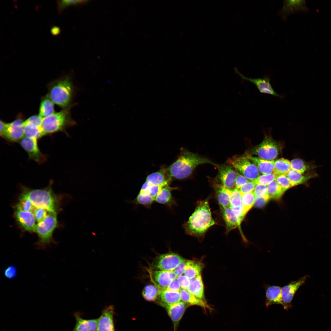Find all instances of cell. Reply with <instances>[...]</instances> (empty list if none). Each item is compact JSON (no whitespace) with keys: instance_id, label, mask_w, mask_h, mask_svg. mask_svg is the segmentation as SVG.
<instances>
[{"instance_id":"cell-1","label":"cell","mask_w":331,"mask_h":331,"mask_svg":"<svg viewBox=\"0 0 331 331\" xmlns=\"http://www.w3.org/2000/svg\"><path fill=\"white\" fill-rule=\"evenodd\" d=\"M197 204L194 212L183 226L187 234L202 241L207 230L216 223L212 217L208 201L200 200Z\"/></svg>"},{"instance_id":"cell-2","label":"cell","mask_w":331,"mask_h":331,"mask_svg":"<svg viewBox=\"0 0 331 331\" xmlns=\"http://www.w3.org/2000/svg\"><path fill=\"white\" fill-rule=\"evenodd\" d=\"M205 163L210 164L216 168L218 166L206 157L183 149L177 159L166 170L172 180H182L190 176L198 166Z\"/></svg>"},{"instance_id":"cell-3","label":"cell","mask_w":331,"mask_h":331,"mask_svg":"<svg viewBox=\"0 0 331 331\" xmlns=\"http://www.w3.org/2000/svg\"><path fill=\"white\" fill-rule=\"evenodd\" d=\"M51 184L43 189H31L22 187L20 196L30 200L36 208L45 209L57 214L60 209L59 198L52 190Z\"/></svg>"},{"instance_id":"cell-4","label":"cell","mask_w":331,"mask_h":331,"mask_svg":"<svg viewBox=\"0 0 331 331\" xmlns=\"http://www.w3.org/2000/svg\"><path fill=\"white\" fill-rule=\"evenodd\" d=\"M49 97L54 104L63 108L72 105L75 88L71 78L65 76L50 83L48 86Z\"/></svg>"},{"instance_id":"cell-5","label":"cell","mask_w":331,"mask_h":331,"mask_svg":"<svg viewBox=\"0 0 331 331\" xmlns=\"http://www.w3.org/2000/svg\"><path fill=\"white\" fill-rule=\"evenodd\" d=\"M73 106L71 105L43 119L42 128L44 135L62 132L69 136L67 129L77 124L71 117L70 109Z\"/></svg>"},{"instance_id":"cell-6","label":"cell","mask_w":331,"mask_h":331,"mask_svg":"<svg viewBox=\"0 0 331 331\" xmlns=\"http://www.w3.org/2000/svg\"><path fill=\"white\" fill-rule=\"evenodd\" d=\"M56 215L50 212L43 220L36 225V232L39 237L36 243L37 249H44L48 245L54 242L52 234L58 226Z\"/></svg>"},{"instance_id":"cell-7","label":"cell","mask_w":331,"mask_h":331,"mask_svg":"<svg viewBox=\"0 0 331 331\" xmlns=\"http://www.w3.org/2000/svg\"><path fill=\"white\" fill-rule=\"evenodd\" d=\"M226 163L250 181L255 180L260 175L257 167L249 158L247 154L235 155L228 158Z\"/></svg>"},{"instance_id":"cell-8","label":"cell","mask_w":331,"mask_h":331,"mask_svg":"<svg viewBox=\"0 0 331 331\" xmlns=\"http://www.w3.org/2000/svg\"><path fill=\"white\" fill-rule=\"evenodd\" d=\"M25 120L24 117L20 114L18 115L16 119L9 123H6L1 120V136L10 142L20 141L25 136L24 126Z\"/></svg>"},{"instance_id":"cell-9","label":"cell","mask_w":331,"mask_h":331,"mask_svg":"<svg viewBox=\"0 0 331 331\" xmlns=\"http://www.w3.org/2000/svg\"><path fill=\"white\" fill-rule=\"evenodd\" d=\"M279 150L277 143L270 138H266L260 144L251 149L250 153L262 159L272 160L277 157Z\"/></svg>"},{"instance_id":"cell-10","label":"cell","mask_w":331,"mask_h":331,"mask_svg":"<svg viewBox=\"0 0 331 331\" xmlns=\"http://www.w3.org/2000/svg\"><path fill=\"white\" fill-rule=\"evenodd\" d=\"M186 260L173 253L161 254L154 260L153 267L157 270L173 271L181 262Z\"/></svg>"},{"instance_id":"cell-11","label":"cell","mask_w":331,"mask_h":331,"mask_svg":"<svg viewBox=\"0 0 331 331\" xmlns=\"http://www.w3.org/2000/svg\"><path fill=\"white\" fill-rule=\"evenodd\" d=\"M20 143L30 159L40 164L47 161L46 155L41 152L39 148L37 140L24 137L20 141Z\"/></svg>"},{"instance_id":"cell-12","label":"cell","mask_w":331,"mask_h":331,"mask_svg":"<svg viewBox=\"0 0 331 331\" xmlns=\"http://www.w3.org/2000/svg\"><path fill=\"white\" fill-rule=\"evenodd\" d=\"M43 118L39 115L31 116L24 123L25 137L38 139L44 136L42 128Z\"/></svg>"},{"instance_id":"cell-13","label":"cell","mask_w":331,"mask_h":331,"mask_svg":"<svg viewBox=\"0 0 331 331\" xmlns=\"http://www.w3.org/2000/svg\"><path fill=\"white\" fill-rule=\"evenodd\" d=\"M217 168L219 172L218 177L221 183L219 185L228 189H234L237 176L236 170L227 164H218Z\"/></svg>"},{"instance_id":"cell-14","label":"cell","mask_w":331,"mask_h":331,"mask_svg":"<svg viewBox=\"0 0 331 331\" xmlns=\"http://www.w3.org/2000/svg\"><path fill=\"white\" fill-rule=\"evenodd\" d=\"M115 313L113 305L105 306L98 318L97 331H115L114 320Z\"/></svg>"},{"instance_id":"cell-15","label":"cell","mask_w":331,"mask_h":331,"mask_svg":"<svg viewBox=\"0 0 331 331\" xmlns=\"http://www.w3.org/2000/svg\"><path fill=\"white\" fill-rule=\"evenodd\" d=\"M307 277V276H305L281 288L283 306L285 309L291 307V303L296 292L305 283Z\"/></svg>"},{"instance_id":"cell-16","label":"cell","mask_w":331,"mask_h":331,"mask_svg":"<svg viewBox=\"0 0 331 331\" xmlns=\"http://www.w3.org/2000/svg\"><path fill=\"white\" fill-rule=\"evenodd\" d=\"M234 69L236 73L242 79L249 81L255 84L260 93L270 94L281 98H283V96L278 94L273 89L270 82V79L268 77H264L263 78H249L242 75L236 68Z\"/></svg>"},{"instance_id":"cell-17","label":"cell","mask_w":331,"mask_h":331,"mask_svg":"<svg viewBox=\"0 0 331 331\" xmlns=\"http://www.w3.org/2000/svg\"><path fill=\"white\" fill-rule=\"evenodd\" d=\"M306 10L305 1L284 0L283 6L277 14L282 20L285 21L291 15Z\"/></svg>"},{"instance_id":"cell-18","label":"cell","mask_w":331,"mask_h":331,"mask_svg":"<svg viewBox=\"0 0 331 331\" xmlns=\"http://www.w3.org/2000/svg\"><path fill=\"white\" fill-rule=\"evenodd\" d=\"M14 214L18 224L25 230L36 232V219L32 213L23 211L16 207Z\"/></svg>"},{"instance_id":"cell-19","label":"cell","mask_w":331,"mask_h":331,"mask_svg":"<svg viewBox=\"0 0 331 331\" xmlns=\"http://www.w3.org/2000/svg\"><path fill=\"white\" fill-rule=\"evenodd\" d=\"M171 271L155 270L150 272L152 282L159 290L166 289L173 280Z\"/></svg>"},{"instance_id":"cell-20","label":"cell","mask_w":331,"mask_h":331,"mask_svg":"<svg viewBox=\"0 0 331 331\" xmlns=\"http://www.w3.org/2000/svg\"><path fill=\"white\" fill-rule=\"evenodd\" d=\"M174 324H177L182 318L187 307L189 306L182 301L170 305H162Z\"/></svg>"},{"instance_id":"cell-21","label":"cell","mask_w":331,"mask_h":331,"mask_svg":"<svg viewBox=\"0 0 331 331\" xmlns=\"http://www.w3.org/2000/svg\"><path fill=\"white\" fill-rule=\"evenodd\" d=\"M81 315L79 312L74 313L76 324L72 331H97L98 319H84Z\"/></svg>"},{"instance_id":"cell-22","label":"cell","mask_w":331,"mask_h":331,"mask_svg":"<svg viewBox=\"0 0 331 331\" xmlns=\"http://www.w3.org/2000/svg\"><path fill=\"white\" fill-rule=\"evenodd\" d=\"M172 180L166 169H162L149 175L146 177V181L150 185L163 187L169 185Z\"/></svg>"},{"instance_id":"cell-23","label":"cell","mask_w":331,"mask_h":331,"mask_svg":"<svg viewBox=\"0 0 331 331\" xmlns=\"http://www.w3.org/2000/svg\"><path fill=\"white\" fill-rule=\"evenodd\" d=\"M226 225V233L240 226L242 222L230 207L220 208Z\"/></svg>"},{"instance_id":"cell-24","label":"cell","mask_w":331,"mask_h":331,"mask_svg":"<svg viewBox=\"0 0 331 331\" xmlns=\"http://www.w3.org/2000/svg\"><path fill=\"white\" fill-rule=\"evenodd\" d=\"M273 304H281L283 306L281 288L279 286H269L266 291V306L268 307Z\"/></svg>"},{"instance_id":"cell-25","label":"cell","mask_w":331,"mask_h":331,"mask_svg":"<svg viewBox=\"0 0 331 331\" xmlns=\"http://www.w3.org/2000/svg\"><path fill=\"white\" fill-rule=\"evenodd\" d=\"M176 189V188L171 187L169 185L162 187L155 198L154 201L169 207L175 205L176 203L171 192Z\"/></svg>"},{"instance_id":"cell-26","label":"cell","mask_w":331,"mask_h":331,"mask_svg":"<svg viewBox=\"0 0 331 331\" xmlns=\"http://www.w3.org/2000/svg\"><path fill=\"white\" fill-rule=\"evenodd\" d=\"M179 292L182 301L188 306L196 305L201 307L204 310H211L206 301L197 298L187 290L181 288Z\"/></svg>"},{"instance_id":"cell-27","label":"cell","mask_w":331,"mask_h":331,"mask_svg":"<svg viewBox=\"0 0 331 331\" xmlns=\"http://www.w3.org/2000/svg\"><path fill=\"white\" fill-rule=\"evenodd\" d=\"M287 176L289 180L292 187L306 183L310 179L317 177L316 173L302 174L291 170Z\"/></svg>"},{"instance_id":"cell-28","label":"cell","mask_w":331,"mask_h":331,"mask_svg":"<svg viewBox=\"0 0 331 331\" xmlns=\"http://www.w3.org/2000/svg\"><path fill=\"white\" fill-rule=\"evenodd\" d=\"M215 189L220 208L230 207L232 189L226 188L219 184L215 185Z\"/></svg>"},{"instance_id":"cell-29","label":"cell","mask_w":331,"mask_h":331,"mask_svg":"<svg viewBox=\"0 0 331 331\" xmlns=\"http://www.w3.org/2000/svg\"><path fill=\"white\" fill-rule=\"evenodd\" d=\"M247 154L249 158L256 165L260 173L262 174L273 173L275 161L264 160Z\"/></svg>"},{"instance_id":"cell-30","label":"cell","mask_w":331,"mask_h":331,"mask_svg":"<svg viewBox=\"0 0 331 331\" xmlns=\"http://www.w3.org/2000/svg\"><path fill=\"white\" fill-rule=\"evenodd\" d=\"M204 264L200 261L196 260H186L185 268L184 275L190 279L201 274Z\"/></svg>"},{"instance_id":"cell-31","label":"cell","mask_w":331,"mask_h":331,"mask_svg":"<svg viewBox=\"0 0 331 331\" xmlns=\"http://www.w3.org/2000/svg\"><path fill=\"white\" fill-rule=\"evenodd\" d=\"M158 298H159L161 305L173 304L181 301V300L179 291L166 289L160 290Z\"/></svg>"},{"instance_id":"cell-32","label":"cell","mask_w":331,"mask_h":331,"mask_svg":"<svg viewBox=\"0 0 331 331\" xmlns=\"http://www.w3.org/2000/svg\"><path fill=\"white\" fill-rule=\"evenodd\" d=\"M189 289L187 290L198 299L206 301L204 294V286L201 274L191 279Z\"/></svg>"},{"instance_id":"cell-33","label":"cell","mask_w":331,"mask_h":331,"mask_svg":"<svg viewBox=\"0 0 331 331\" xmlns=\"http://www.w3.org/2000/svg\"><path fill=\"white\" fill-rule=\"evenodd\" d=\"M54 104L47 94L41 99L38 115L43 118L53 114L55 112Z\"/></svg>"},{"instance_id":"cell-34","label":"cell","mask_w":331,"mask_h":331,"mask_svg":"<svg viewBox=\"0 0 331 331\" xmlns=\"http://www.w3.org/2000/svg\"><path fill=\"white\" fill-rule=\"evenodd\" d=\"M291 170L290 161L281 158L275 161L273 173L276 177L280 175H287Z\"/></svg>"},{"instance_id":"cell-35","label":"cell","mask_w":331,"mask_h":331,"mask_svg":"<svg viewBox=\"0 0 331 331\" xmlns=\"http://www.w3.org/2000/svg\"><path fill=\"white\" fill-rule=\"evenodd\" d=\"M269 199H280L285 191L275 180L267 185Z\"/></svg>"},{"instance_id":"cell-36","label":"cell","mask_w":331,"mask_h":331,"mask_svg":"<svg viewBox=\"0 0 331 331\" xmlns=\"http://www.w3.org/2000/svg\"><path fill=\"white\" fill-rule=\"evenodd\" d=\"M160 290L155 285H149L146 286L142 291V295L146 300L155 301L158 298Z\"/></svg>"},{"instance_id":"cell-37","label":"cell","mask_w":331,"mask_h":331,"mask_svg":"<svg viewBox=\"0 0 331 331\" xmlns=\"http://www.w3.org/2000/svg\"><path fill=\"white\" fill-rule=\"evenodd\" d=\"M242 195V202L245 215L254 205L256 197L253 192Z\"/></svg>"},{"instance_id":"cell-38","label":"cell","mask_w":331,"mask_h":331,"mask_svg":"<svg viewBox=\"0 0 331 331\" xmlns=\"http://www.w3.org/2000/svg\"><path fill=\"white\" fill-rule=\"evenodd\" d=\"M16 207L23 211L32 213L36 208L30 200L20 196Z\"/></svg>"},{"instance_id":"cell-39","label":"cell","mask_w":331,"mask_h":331,"mask_svg":"<svg viewBox=\"0 0 331 331\" xmlns=\"http://www.w3.org/2000/svg\"><path fill=\"white\" fill-rule=\"evenodd\" d=\"M241 197L242 195L238 190L232 189L230 207L232 209L242 207Z\"/></svg>"},{"instance_id":"cell-40","label":"cell","mask_w":331,"mask_h":331,"mask_svg":"<svg viewBox=\"0 0 331 331\" xmlns=\"http://www.w3.org/2000/svg\"><path fill=\"white\" fill-rule=\"evenodd\" d=\"M135 200L137 204L146 207H150L154 201V200L148 193L140 192L137 195Z\"/></svg>"},{"instance_id":"cell-41","label":"cell","mask_w":331,"mask_h":331,"mask_svg":"<svg viewBox=\"0 0 331 331\" xmlns=\"http://www.w3.org/2000/svg\"><path fill=\"white\" fill-rule=\"evenodd\" d=\"M88 1V0H59L57 2L58 9L59 12H61L68 6L83 5Z\"/></svg>"},{"instance_id":"cell-42","label":"cell","mask_w":331,"mask_h":331,"mask_svg":"<svg viewBox=\"0 0 331 331\" xmlns=\"http://www.w3.org/2000/svg\"><path fill=\"white\" fill-rule=\"evenodd\" d=\"M276 176L273 173L260 175L255 180L256 184L267 185L276 180Z\"/></svg>"},{"instance_id":"cell-43","label":"cell","mask_w":331,"mask_h":331,"mask_svg":"<svg viewBox=\"0 0 331 331\" xmlns=\"http://www.w3.org/2000/svg\"><path fill=\"white\" fill-rule=\"evenodd\" d=\"M275 181L285 191L292 187L287 175H280L276 176Z\"/></svg>"},{"instance_id":"cell-44","label":"cell","mask_w":331,"mask_h":331,"mask_svg":"<svg viewBox=\"0 0 331 331\" xmlns=\"http://www.w3.org/2000/svg\"><path fill=\"white\" fill-rule=\"evenodd\" d=\"M253 192L256 198L268 196L267 185L256 184Z\"/></svg>"},{"instance_id":"cell-45","label":"cell","mask_w":331,"mask_h":331,"mask_svg":"<svg viewBox=\"0 0 331 331\" xmlns=\"http://www.w3.org/2000/svg\"><path fill=\"white\" fill-rule=\"evenodd\" d=\"M50 213L47 210L42 208H36L33 212L37 223L43 220Z\"/></svg>"},{"instance_id":"cell-46","label":"cell","mask_w":331,"mask_h":331,"mask_svg":"<svg viewBox=\"0 0 331 331\" xmlns=\"http://www.w3.org/2000/svg\"><path fill=\"white\" fill-rule=\"evenodd\" d=\"M256 185L254 181H250L241 187L238 190L241 194L252 192H253Z\"/></svg>"},{"instance_id":"cell-47","label":"cell","mask_w":331,"mask_h":331,"mask_svg":"<svg viewBox=\"0 0 331 331\" xmlns=\"http://www.w3.org/2000/svg\"><path fill=\"white\" fill-rule=\"evenodd\" d=\"M177 280L182 289L188 290L189 288L190 280L185 275H181L177 277Z\"/></svg>"},{"instance_id":"cell-48","label":"cell","mask_w":331,"mask_h":331,"mask_svg":"<svg viewBox=\"0 0 331 331\" xmlns=\"http://www.w3.org/2000/svg\"><path fill=\"white\" fill-rule=\"evenodd\" d=\"M16 267L13 265H10L4 270V275L6 277L9 279H13L17 274Z\"/></svg>"},{"instance_id":"cell-49","label":"cell","mask_w":331,"mask_h":331,"mask_svg":"<svg viewBox=\"0 0 331 331\" xmlns=\"http://www.w3.org/2000/svg\"><path fill=\"white\" fill-rule=\"evenodd\" d=\"M237 172V176L235 180V188L238 190L241 187L250 181Z\"/></svg>"},{"instance_id":"cell-50","label":"cell","mask_w":331,"mask_h":331,"mask_svg":"<svg viewBox=\"0 0 331 331\" xmlns=\"http://www.w3.org/2000/svg\"><path fill=\"white\" fill-rule=\"evenodd\" d=\"M162 188L158 185L150 184V185L146 193H148L154 200L155 198Z\"/></svg>"},{"instance_id":"cell-51","label":"cell","mask_w":331,"mask_h":331,"mask_svg":"<svg viewBox=\"0 0 331 331\" xmlns=\"http://www.w3.org/2000/svg\"><path fill=\"white\" fill-rule=\"evenodd\" d=\"M181 288L177 279L173 280L166 289L176 291H180Z\"/></svg>"},{"instance_id":"cell-52","label":"cell","mask_w":331,"mask_h":331,"mask_svg":"<svg viewBox=\"0 0 331 331\" xmlns=\"http://www.w3.org/2000/svg\"><path fill=\"white\" fill-rule=\"evenodd\" d=\"M269 196L256 198L254 205L258 207L264 206L269 199Z\"/></svg>"},{"instance_id":"cell-53","label":"cell","mask_w":331,"mask_h":331,"mask_svg":"<svg viewBox=\"0 0 331 331\" xmlns=\"http://www.w3.org/2000/svg\"><path fill=\"white\" fill-rule=\"evenodd\" d=\"M186 261L180 263L173 270L177 277L182 275L184 273Z\"/></svg>"},{"instance_id":"cell-54","label":"cell","mask_w":331,"mask_h":331,"mask_svg":"<svg viewBox=\"0 0 331 331\" xmlns=\"http://www.w3.org/2000/svg\"><path fill=\"white\" fill-rule=\"evenodd\" d=\"M51 32L52 35L54 36H57L60 33V29L58 26H53L51 29Z\"/></svg>"}]
</instances>
